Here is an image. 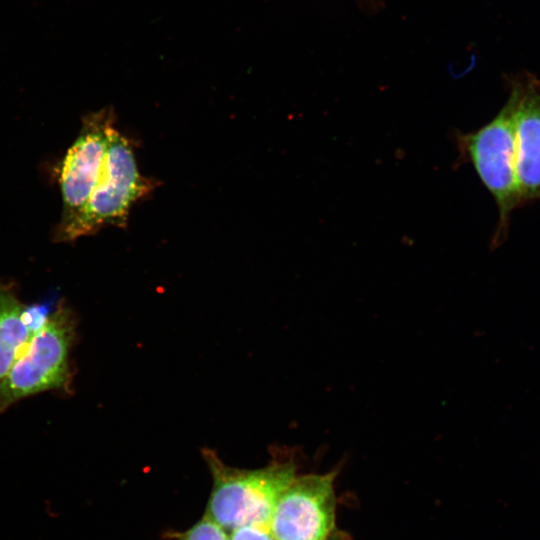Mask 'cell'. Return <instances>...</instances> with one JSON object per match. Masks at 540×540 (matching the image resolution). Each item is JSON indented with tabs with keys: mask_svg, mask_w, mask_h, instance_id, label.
Returning a JSON list of instances; mask_svg holds the SVG:
<instances>
[{
	"mask_svg": "<svg viewBox=\"0 0 540 540\" xmlns=\"http://www.w3.org/2000/svg\"><path fill=\"white\" fill-rule=\"evenodd\" d=\"M75 336L74 314L60 302L0 381V413L34 394L53 390L70 392V355Z\"/></svg>",
	"mask_w": 540,
	"mask_h": 540,
	"instance_id": "3957f363",
	"label": "cell"
},
{
	"mask_svg": "<svg viewBox=\"0 0 540 540\" xmlns=\"http://www.w3.org/2000/svg\"><path fill=\"white\" fill-rule=\"evenodd\" d=\"M229 540H274L269 526L243 525L230 531Z\"/></svg>",
	"mask_w": 540,
	"mask_h": 540,
	"instance_id": "30bf717a",
	"label": "cell"
},
{
	"mask_svg": "<svg viewBox=\"0 0 540 540\" xmlns=\"http://www.w3.org/2000/svg\"><path fill=\"white\" fill-rule=\"evenodd\" d=\"M114 120L110 107L82 118L78 137L68 149L60 170L63 210L55 233L57 241H68L97 183Z\"/></svg>",
	"mask_w": 540,
	"mask_h": 540,
	"instance_id": "5b68a950",
	"label": "cell"
},
{
	"mask_svg": "<svg viewBox=\"0 0 540 540\" xmlns=\"http://www.w3.org/2000/svg\"><path fill=\"white\" fill-rule=\"evenodd\" d=\"M335 472L296 476L269 523L274 540H335Z\"/></svg>",
	"mask_w": 540,
	"mask_h": 540,
	"instance_id": "8992f818",
	"label": "cell"
},
{
	"mask_svg": "<svg viewBox=\"0 0 540 540\" xmlns=\"http://www.w3.org/2000/svg\"><path fill=\"white\" fill-rule=\"evenodd\" d=\"M509 88L506 104L491 121L475 131L455 134L457 160L472 165L498 208L499 218L491 238V249L506 241L511 213L522 205L515 169L516 92L511 86Z\"/></svg>",
	"mask_w": 540,
	"mask_h": 540,
	"instance_id": "7a4b0ae2",
	"label": "cell"
},
{
	"mask_svg": "<svg viewBox=\"0 0 540 540\" xmlns=\"http://www.w3.org/2000/svg\"><path fill=\"white\" fill-rule=\"evenodd\" d=\"M24 306L12 287L0 284V381L34 334L23 319Z\"/></svg>",
	"mask_w": 540,
	"mask_h": 540,
	"instance_id": "ba28073f",
	"label": "cell"
},
{
	"mask_svg": "<svg viewBox=\"0 0 540 540\" xmlns=\"http://www.w3.org/2000/svg\"><path fill=\"white\" fill-rule=\"evenodd\" d=\"M153 188L141 175L129 140L112 127L97 183L68 241L105 226L125 227L132 206Z\"/></svg>",
	"mask_w": 540,
	"mask_h": 540,
	"instance_id": "277c9868",
	"label": "cell"
},
{
	"mask_svg": "<svg viewBox=\"0 0 540 540\" xmlns=\"http://www.w3.org/2000/svg\"><path fill=\"white\" fill-rule=\"evenodd\" d=\"M202 456L213 480L205 515L225 530L250 524L269 526L280 495L297 476L291 461L240 469L224 463L211 449L202 450Z\"/></svg>",
	"mask_w": 540,
	"mask_h": 540,
	"instance_id": "6da1fadb",
	"label": "cell"
},
{
	"mask_svg": "<svg viewBox=\"0 0 540 540\" xmlns=\"http://www.w3.org/2000/svg\"><path fill=\"white\" fill-rule=\"evenodd\" d=\"M516 92L515 169L521 204L540 200V82L525 73L509 80Z\"/></svg>",
	"mask_w": 540,
	"mask_h": 540,
	"instance_id": "52a82bcc",
	"label": "cell"
},
{
	"mask_svg": "<svg viewBox=\"0 0 540 540\" xmlns=\"http://www.w3.org/2000/svg\"><path fill=\"white\" fill-rule=\"evenodd\" d=\"M171 540H229V536L223 527L204 514L186 531L171 535Z\"/></svg>",
	"mask_w": 540,
	"mask_h": 540,
	"instance_id": "9c48e42d",
	"label": "cell"
}]
</instances>
